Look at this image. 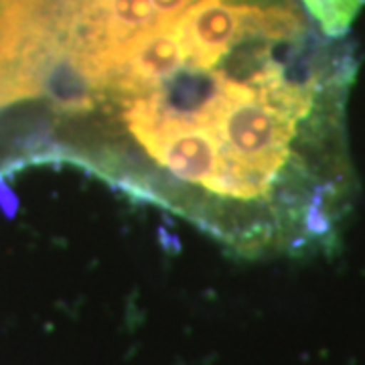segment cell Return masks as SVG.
Returning a JSON list of instances; mask_svg holds the SVG:
<instances>
[{
    "label": "cell",
    "mask_w": 365,
    "mask_h": 365,
    "mask_svg": "<svg viewBox=\"0 0 365 365\" xmlns=\"http://www.w3.org/2000/svg\"><path fill=\"white\" fill-rule=\"evenodd\" d=\"M307 13L323 31V35L337 39L343 37L365 6V0H300Z\"/></svg>",
    "instance_id": "6da1fadb"
}]
</instances>
